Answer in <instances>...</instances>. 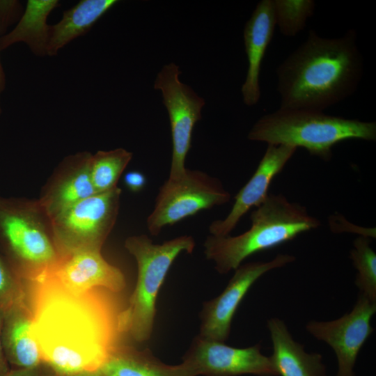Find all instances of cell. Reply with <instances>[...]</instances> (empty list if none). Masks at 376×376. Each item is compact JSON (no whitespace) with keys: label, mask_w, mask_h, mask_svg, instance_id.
<instances>
[{"label":"cell","mask_w":376,"mask_h":376,"mask_svg":"<svg viewBox=\"0 0 376 376\" xmlns=\"http://www.w3.org/2000/svg\"><path fill=\"white\" fill-rule=\"evenodd\" d=\"M125 246L136 260L138 275L128 304L120 311L119 327L123 334L143 342L152 334L157 296L171 265L182 252L191 253L195 241L183 235L154 244L147 235H140L127 237Z\"/></svg>","instance_id":"6"},{"label":"cell","mask_w":376,"mask_h":376,"mask_svg":"<svg viewBox=\"0 0 376 376\" xmlns=\"http://www.w3.org/2000/svg\"><path fill=\"white\" fill-rule=\"evenodd\" d=\"M24 9L17 0H0V37L8 33L9 27L17 24Z\"/></svg>","instance_id":"26"},{"label":"cell","mask_w":376,"mask_h":376,"mask_svg":"<svg viewBox=\"0 0 376 376\" xmlns=\"http://www.w3.org/2000/svg\"><path fill=\"white\" fill-rule=\"evenodd\" d=\"M375 312L376 302L359 293L352 309L339 318L313 320L306 325L312 336L332 348L337 359V376H354L359 352L374 331L370 321Z\"/></svg>","instance_id":"10"},{"label":"cell","mask_w":376,"mask_h":376,"mask_svg":"<svg viewBox=\"0 0 376 376\" xmlns=\"http://www.w3.org/2000/svg\"><path fill=\"white\" fill-rule=\"evenodd\" d=\"M4 311L0 309V375L10 370L8 363L6 359L2 343H1V328Z\"/></svg>","instance_id":"29"},{"label":"cell","mask_w":376,"mask_h":376,"mask_svg":"<svg viewBox=\"0 0 376 376\" xmlns=\"http://www.w3.org/2000/svg\"><path fill=\"white\" fill-rule=\"evenodd\" d=\"M121 189L96 193L51 220L59 254L78 250H101L118 214Z\"/></svg>","instance_id":"7"},{"label":"cell","mask_w":376,"mask_h":376,"mask_svg":"<svg viewBox=\"0 0 376 376\" xmlns=\"http://www.w3.org/2000/svg\"><path fill=\"white\" fill-rule=\"evenodd\" d=\"M248 139L272 145L301 147L324 161L332 148L349 139L375 141L376 123L331 116L323 111L280 108L260 118Z\"/></svg>","instance_id":"4"},{"label":"cell","mask_w":376,"mask_h":376,"mask_svg":"<svg viewBox=\"0 0 376 376\" xmlns=\"http://www.w3.org/2000/svg\"><path fill=\"white\" fill-rule=\"evenodd\" d=\"M276 26L287 37H294L304 30L313 16V0H272Z\"/></svg>","instance_id":"24"},{"label":"cell","mask_w":376,"mask_h":376,"mask_svg":"<svg viewBox=\"0 0 376 376\" xmlns=\"http://www.w3.org/2000/svg\"><path fill=\"white\" fill-rule=\"evenodd\" d=\"M261 346L239 348L223 342L196 337L182 357L195 376H278L270 357Z\"/></svg>","instance_id":"11"},{"label":"cell","mask_w":376,"mask_h":376,"mask_svg":"<svg viewBox=\"0 0 376 376\" xmlns=\"http://www.w3.org/2000/svg\"><path fill=\"white\" fill-rule=\"evenodd\" d=\"M275 26L272 0L259 1L246 22L243 32L248 69L241 91L243 102L247 106H253L260 100L261 64L273 38Z\"/></svg>","instance_id":"16"},{"label":"cell","mask_w":376,"mask_h":376,"mask_svg":"<svg viewBox=\"0 0 376 376\" xmlns=\"http://www.w3.org/2000/svg\"><path fill=\"white\" fill-rule=\"evenodd\" d=\"M295 260L292 255L279 253L269 261L240 265L234 270L223 292L204 304L198 336L224 343L229 336L235 313L253 284L265 273L284 267Z\"/></svg>","instance_id":"12"},{"label":"cell","mask_w":376,"mask_h":376,"mask_svg":"<svg viewBox=\"0 0 376 376\" xmlns=\"http://www.w3.org/2000/svg\"><path fill=\"white\" fill-rule=\"evenodd\" d=\"M22 281L32 335L42 363L56 375L100 370L123 346L114 293L73 292L46 273Z\"/></svg>","instance_id":"1"},{"label":"cell","mask_w":376,"mask_h":376,"mask_svg":"<svg viewBox=\"0 0 376 376\" xmlns=\"http://www.w3.org/2000/svg\"><path fill=\"white\" fill-rule=\"evenodd\" d=\"M58 5V0L27 1L18 23L12 31L0 37V51L23 42L36 56H47L49 31L47 18Z\"/></svg>","instance_id":"19"},{"label":"cell","mask_w":376,"mask_h":376,"mask_svg":"<svg viewBox=\"0 0 376 376\" xmlns=\"http://www.w3.org/2000/svg\"><path fill=\"white\" fill-rule=\"evenodd\" d=\"M132 158V153L122 148L100 150L92 155L90 172L96 193L107 191L117 187L120 176Z\"/></svg>","instance_id":"22"},{"label":"cell","mask_w":376,"mask_h":376,"mask_svg":"<svg viewBox=\"0 0 376 376\" xmlns=\"http://www.w3.org/2000/svg\"><path fill=\"white\" fill-rule=\"evenodd\" d=\"M1 343L6 359L15 368H33L42 363L31 332V314L24 295L4 311Z\"/></svg>","instance_id":"17"},{"label":"cell","mask_w":376,"mask_h":376,"mask_svg":"<svg viewBox=\"0 0 376 376\" xmlns=\"http://www.w3.org/2000/svg\"><path fill=\"white\" fill-rule=\"evenodd\" d=\"M0 376H52V374L42 368L41 365L33 368H14L0 375ZM54 376V375H53Z\"/></svg>","instance_id":"28"},{"label":"cell","mask_w":376,"mask_h":376,"mask_svg":"<svg viewBox=\"0 0 376 376\" xmlns=\"http://www.w3.org/2000/svg\"><path fill=\"white\" fill-rule=\"evenodd\" d=\"M0 253L21 279L51 269L59 253L38 201L0 196Z\"/></svg>","instance_id":"5"},{"label":"cell","mask_w":376,"mask_h":376,"mask_svg":"<svg viewBox=\"0 0 376 376\" xmlns=\"http://www.w3.org/2000/svg\"><path fill=\"white\" fill-rule=\"evenodd\" d=\"M363 72L355 30L327 38L311 29L276 69L280 108L323 111L352 95Z\"/></svg>","instance_id":"2"},{"label":"cell","mask_w":376,"mask_h":376,"mask_svg":"<svg viewBox=\"0 0 376 376\" xmlns=\"http://www.w3.org/2000/svg\"><path fill=\"white\" fill-rule=\"evenodd\" d=\"M370 238L359 235L353 242L350 258L357 273L354 283L359 293L376 302V253Z\"/></svg>","instance_id":"23"},{"label":"cell","mask_w":376,"mask_h":376,"mask_svg":"<svg viewBox=\"0 0 376 376\" xmlns=\"http://www.w3.org/2000/svg\"><path fill=\"white\" fill-rule=\"evenodd\" d=\"M124 183L131 191L139 192L144 187L146 179L142 173L138 171H132L125 174Z\"/></svg>","instance_id":"27"},{"label":"cell","mask_w":376,"mask_h":376,"mask_svg":"<svg viewBox=\"0 0 376 376\" xmlns=\"http://www.w3.org/2000/svg\"><path fill=\"white\" fill-rule=\"evenodd\" d=\"M44 273L73 292L102 288L116 294L126 285L121 270L107 262L98 249L59 254L56 264Z\"/></svg>","instance_id":"13"},{"label":"cell","mask_w":376,"mask_h":376,"mask_svg":"<svg viewBox=\"0 0 376 376\" xmlns=\"http://www.w3.org/2000/svg\"><path fill=\"white\" fill-rule=\"evenodd\" d=\"M230 200V193L218 178L200 170L187 169L182 178L167 179L160 187L154 208L147 218L148 230L152 235H157L166 226Z\"/></svg>","instance_id":"8"},{"label":"cell","mask_w":376,"mask_h":376,"mask_svg":"<svg viewBox=\"0 0 376 376\" xmlns=\"http://www.w3.org/2000/svg\"><path fill=\"white\" fill-rule=\"evenodd\" d=\"M72 376H105L100 370L85 372Z\"/></svg>","instance_id":"31"},{"label":"cell","mask_w":376,"mask_h":376,"mask_svg":"<svg viewBox=\"0 0 376 376\" xmlns=\"http://www.w3.org/2000/svg\"><path fill=\"white\" fill-rule=\"evenodd\" d=\"M56 376H61V375H56Z\"/></svg>","instance_id":"32"},{"label":"cell","mask_w":376,"mask_h":376,"mask_svg":"<svg viewBox=\"0 0 376 376\" xmlns=\"http://www.w3.org/2000/svg\"><path fill=\"white\" fill-rule=\"evenodd\" d=\"M89 152L68 155L59 164L43 187L38 200L52 220L75 204L96 191L91 178Z\"/></svg>","instance_id":"15"},{"label":"cell","mask_w":376,"mask_h":376,"mask_svg":"<svg viewBox=\"0 0 376 376\" xmlns=\"http://www.w3.org/2000/svg\"><path fill=\"white\" fill-rule=\"evenodd\" d=\"M117 2L116 0H81L66 10L58 23L49 25L47 56L57 55L68 43L88 32Z\"/></svg>","instance_id":"20"},{"label":"cell","mask_w":376,"mask_h":376,"mask_svg":"<svg viewBox=\"0 0 376 376\" xmlns=\"http://www.w3.org/2000/svg\"><path fill=\"white\" fill-rule=\"evenodd\" d=\"M180 74L179 66L170 63L162 67L154 82V88L162 92L170 120L172 156L169 180L180 179L186 173L185 162L191 148L193 130L201 118L205 104L189 86L180 81Z\"/></svg>","instance_id":"9"},{"label":"cell","mask_w":376,"mask_h":376,"mask_svg":"<svg viewBox=\"0 0 376 376\" xmlns=\"http://www.w3.org/2000/svg\"><path fill=\"white\" fill-rule=\"evenodd\" d=\"M105 376H195L184 361L169 365L150 350H137L123 345L100 370Z\"/></svg>","instance_id":"21"},{"label":"cell","mask_w":376,"mask_h":376,"mask_svg":"<svg viewBox=\"0 0 376 376\" xmlns=\"http://www.w3.org/2000/svg\"><path fill=\"white\" fill-rule=\"evenodd\" d=\"M1 52V51H0ZM6 88V75L2 65L0 56V116L2 113V107L1 104V96Z\"/></svg>","instance_id":"30"},{"label":"cell","mask_w":376,"mask_h":376,"mask_svg":"<svg viewBox=\"0 0 376 376\" xmlns=\"http://www.w3.org/2000/svg\"><path fill=\"white\" fill-rule=\"evenodd\" d=\"M297 149L290 146L267 144L254 173L235 196L234 204L228 215L210 224V235H228L249 210L261 205L269 195V187L273 179L282 171Z\"/></svg>","instance_id":"14"},{"label":"cell","mask_w":376,"mask_h":376,"mask_svg":"<svg viewBox=\"0 0 376 376\" xmlns=\"http://www.w3.org/2000/svg\"><path fill=\"white\" fill-rule=\"evenodd\" d=\"M24 295L22 280L0 253V309L5 311Z\"/></svg>","instance_id":"25"},{"label":"cell","mask_w":376,"mask_h":376,"mask_svg":"<svg viewBox=\"0 0 376 376\" xmlns=\"http://www.w3.org/2000/svg\"><path fill=\"white\" fill-rule=\"evenodd\" d=\"M267 326L273 349L270 358L278 376H326L322 355L306 352L282 320L271 318Z\"/></svg>","instance_id":"18"},{"label":"cell","mask_w":376,"mask_h":376,"mask_svg":"<svg viewBox=\"0 0 376 376\" xmlns=\"http://www.w3.org/2000/svg\"><path fill=\"white\" fill-rule=\"evenodd\" d=\"M251 226L236 236L209 235L203 246L206 258L220 274L236 269L250 256L292 240L320 225L306 207L283 194H269L251 212Z\"/></svg>","instance_id":"3"}]
</instances>
